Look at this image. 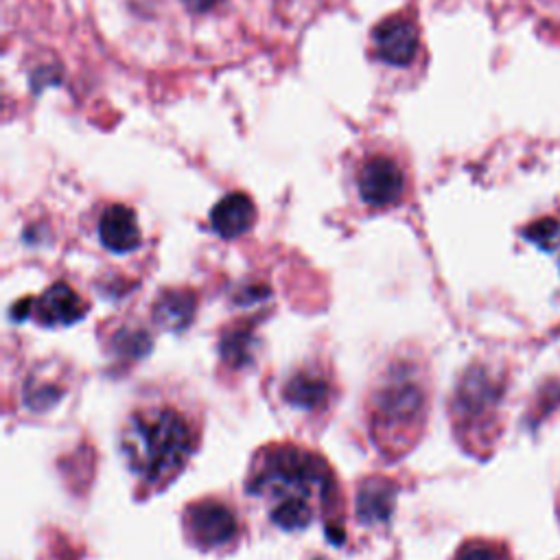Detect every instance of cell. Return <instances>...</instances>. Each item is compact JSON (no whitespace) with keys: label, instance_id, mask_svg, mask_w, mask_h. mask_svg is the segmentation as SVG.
<instances>
[{"label":"cell","instance_id":"obj_1","mask_svg":"<svg viewBox=\"0 0 560 560\" xmlns=\"http://www.w3.org/2000/svg\"><path fill=\"white\" fill-rule=\"evenodd\" d=\"M252 494L269 503L271 521L282 529L306 527L332 492L326 464L300 446H271L260 453L247 483Z\"/></svg>","mask_w":560,"mask_h":560},{"label":"cell","instance_id":"obj_2","mask_svg":"<svg viewBox=\"0 0 560 560\" xmlns=\"http://www.w3.org/2000/svg\"><path fill=\"white\" fill-rule=\"evenodd\" d=\"M122 455L147 483L168 481L195 448L190 422L171 407L140 409L122 429Z\"/></svg>","mask_w":560,"mask_h":560},{"label":"cell","instance_id":"obj_3","mask_svg":"<svg viewBox=\"0 0 560 560\" xmlns=\"http://www.w3.org/2000/svg\"><path fill=\"white\" fill-rule=\"evenodd\" d=\"M427 392L418 374L405 365L394 368L372 402V438L387 453L407 448L422 429Z\"/></svg>","mask_w":560,"mask_h":560},{"label":"cell","instance_id":"obj_4","mask_svg":"<svg viewBox=\"0 0 560 560\" xmlns=\"http://www.w3.org/2000/svg\"><path fill=\"white\" fill-rule=\"evenodd\" d=\"M503 376L486 365H472L459 381L453 396V422L462 442L481 455L501 431L499 405L503 398Z\"/></svg>","mask_w":560,"mask_h":560},{"label":"cell","instance_id":"obj_5","mask_svg":"<svg viewBox=\"0 0 560 560\" xmlns=\"http://www.w3.org/2000/svg\"><path fill=\"white\" fill-rule=\"evenodd\" d=\"M184 525L190 540L201 549L223 547L238 532L234 512L217 499H201L188 505L184 514Z\"/></svg>","mask_w":560,"mask_h":560},{"label":"cell","instance_id":"obj_6","mask_svg":"<svg viewBox=\"0 0 560 560\" xmlns=\"http://www.w3.org/2000/svg\"><path fill=\"white\" fill-rule=\"evenodd\" d=\"M359 190L370 206H389L402 192V173L389 158H372L361 168Z\"/></svg>","mask_w":560,"mask_h":560},{"label":"cell","instance_id":"obj_7","mask_svg":"<svg viewBox=\"0 0 560 560\" xmlns=\"http://www.w3.org/2000/svg\"><path fill=\"white\" fill-rule=\"evenodd\" d=\"M33 315L44 326H66L85 315V302L72 287L57 282L33 302Z\"/></svg>","mask_w":560,"mask_h":560},{"label":"cell","instance_id":"obj_8","mask_svg":"<svg viewBox=\"0 0 560 560\" xmlns=\"http://www.w3.org/2000/svg\"><path fill=\"white\" fill-rule=\"evenodd\" d=\"M374 46L381 59L392 66H407L418 48L416 26L405 18H392L374 28Z\"/></svg>","mask_w":560,"mask_h":560},{"label":"cell","instance_id":"obj_9","mask_svg":"<svg viewBox=\"0 0 560 560\" xmlns=\"http://www.w3.org/2000/svg\"><path fill=\"white\" fill-rule=\"evenodd\" d=\"M98 234L101 241L107 249L125 254L131 252L140 245V230H138V221L131 208L127 206H109L101 221H98Z\"/></svg>","mask_w":560,"mask_h":560},{"label":"cell","instance_id":"obj_10","mask_svg":"<svg viewBox=\"0 0 560 560\" xmlns=\"http://www.w3.org/2000/svg\"><path fill=\"white\" fill-rule=\"evenodd\" d=\"M256 219V208L252 199L243 192H232L225 195L210 212V223L217 234L223 238H236L243 232L252 228Z\"/></svg>","mask_w":560,"mask_h":560},{"label":"cell","instance_id":"obj_11","mask_svg":"<svg viewBox=\"0 0 560 560\" xmlns=\"http://www.w3.org/2000/svg\"><path fill=\"white\" fill-rule=\"evenodd\" d=\"M396 483L383 477L363 479L357 490V516L361 523H383L396 503Z\"/></svg>","mask_w":560,"mask_h":560},{"label":"cell","instance_id":"obj_12","mask_svg":"<svg viewBox=\"0 0 560 560\" xmlns=\"http://www.w3.org/2000/svg\"><path fill=\"white\" fill-rule=\"evenodd\" d=\"M328 394H330L328 381L315 372H298L282 387L284 400H289L293 407H300V409L322 407L328 400Z\"/></svg>","mask_w":560,"mask_h":560},{"label":"cell","instance_id":"obj_13","mask_svg":"<svg viewBox=\"0 0 560 560\" xmlns=\"http://www.w3.org/2000/svg\"><path fill=\"white\" fill-rule=\"evenodd\" d=\"M192 313H195V295L184 289L162 293L153 308L158 324L171 330L184 328L190 322Z\"/></svg>","mask_w":560,"mask_h":560},{"label":"cell","instance_id":"obj_14","mask_svg":"<svg viewBox=\"0 0 560 560\" xmlns=\"http://www.w3.org/2000/svg\"><path fill=\"white\" fill-rule=\"evenodd\" d=\"M453 560H514L512 551L501 540L470 538L455 551Z\"/></svg>","mask_w":560,"mask_h":560},{"label":"cell","instance_id":"obj_15","mask_svg":"<svg viewBox=\"0 0 560 560\" xmlns=\"http://www.w3.org/2000/svg\"><path fill=\"white\" fill-rule=\"evenodd\" d=\"M525 238L536 243L542 249L560 254V221L556 219H538L525 228Z\"/></svg>","mask_w":560,"mask_h":560},{"label":"cell","instance_id":"obj_16","mask_svg":"<svg viewBox=\"0 0 560 560\" xmlns=\"http://www.w3.org/2000/svg\"><path fill=\"white\" fill-rule=\"evenodd\" d=\"M252 343L249 339V332L243 328V330H232L228 332V337L223 339V357L225 361L230 363H243L247 359V346Z\"/></svg>","mask_w":560,"mask_h":560},{"label":"cell","instance_id":"obj_17","mask_svg":"<svg viewBox=\"0 0 560 560\" xmlns=\"http://www.w3.org/2000/svg\"><path fill=\"white\" fill-rule=\"evenodd\" d=\"M184 2H186V7L192 9V11H208L210 7H214L217 0H184Z\"/></svg>","mask_w":560,"mask_h":560},{"label":"cell","instance_id":"obj_18","mask_svg":"<svg viewBox=\"0 0 560 560\" xmlns=\"http://www.w3.org/2000/svg\"><path fill=\"white\" fill-rule=\"evenodd\" d=\"M558 514H560V497H558Z\"/></svg>","mask_w":560,"mask_h":560}]
</instances>
